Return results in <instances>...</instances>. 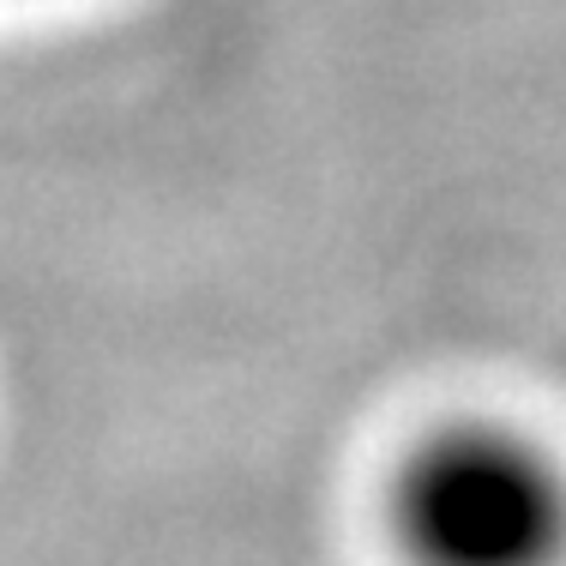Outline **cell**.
Wrapping results in <instances>:
<instances>
[{
	"mask_svg": "<svg viewBox=\"0 0 566 566\" xmlns=\"http://www.w3.org/2000/svg\"><path fill=\"white\" fill-rule=\"evenodd\" d=\"M386 524L422 566L566 560V464L524 428L452 422L392 470Z\"/></svg>",
	"mask_w": 566,
	"mask_h": 566,
	"instance_id": "6da1fadb",
	"label": "cell"
}]
</instances>
